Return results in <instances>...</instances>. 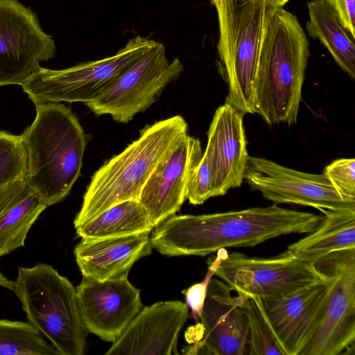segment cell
Returning a JSON list of instances; mask_svg holds the SVG:
<instances>
[{"label": "cell", "instance_id": "obj_1", "mask_svg": "<svg viewBox=\"0 0 355 355\" xmlns=\"http://www.w3.org/2000/svg\"><path fill=\"white\" fill-rule=\"evenodd\" d=\"M323 216L274 204L202 215H173L150 235L153 248L167 256H205L221 248L252 247L289 234H309Z\"/></svg>", "mask_w": 355, "mask_h": 355}, {"label": "cell", "instance_id": "obj_2", "mask_svg": "<svg viewBox=\"0 0 355 355\" xmlns=\"http://www.w3.org/2000/svg\"><path fill=\"white\" fill-rule=\"evenodd\" d=\"M35 107L33 122L20 135L26 153L24 181L49 207L65 198L78 179L87 140L65 105L46 103Z\"/></svg>", "mask_w": 355, "mask_h": 355}, {"label": "cell", "instance_id": "obj_3", "mask_svg": "<svg viewBox=\"0 0 355 355\" xmlns=\"http://www.w3.org/2000/svg\"><path fill=\"white\" fill-rule=\"evenodd\" d=\"M309 55L297 17L275 8L263 35L254 84V114L268 124H296Z\"/></svg>", "mask_w": 355, "mask_h": 355}, {"label": "cell", "instance_id": "obj_4", "mask_svg": "<svg viewBox=\"0 0 355 355\" xmlns=\"http://www.w3.org/2000/svg\"><path fill=\"white\" fill-rule=\"evenodd\" d=\"M188 134L180 115L146 126L137 139L114 156L92 175L74 219L76 227L111 207L138 200L148 178L168 151Z\"/></svg>", "mask_w": 355, "mask_h": 355}, {"label": "cell", "instance_id": "obj_5", "mask_svg": "<svg viewBox=\"0 0 355 355\" xmlns=\"http://www.w3.org/2000/svg\"><path fill=\"white\" fill-rule=\"evenodd\" d=\"M218 14L219 69L225 103L254 114V84L265 31L275 8L268 0H211Z\"/></svg>", "mask_w": 355, "mask_h": 355}, {"label": "cell", "instance_id": "obj_6", "mask_svg": "<svg viewBox=\"0 0 355 355\" xmlns=\"http://www.w3.org/2000/svg\"><path fill=\"white\" fill-rule=\"evenodd\" d=\"M12 291L28 322L45 336L60 355H83L88 331L76 290L51 265L19 267Z\"/></svg>", "mask_w": 355, "mask_h": 355}, {"label": "cell", "instance_id": "obj_7", "mask_svg": "<svg viewBox=\"0 0 355 355\" xmlns=\"http://www.w3.org/2000/svg\"><path fill=\"white\" fill-rule=\"evenodd\" d=\"M157 42L137 35L114 55L54 70L42 67L21 86L35 104L87 103L95 100L124 71L143 58Z\"/></svg>", "mask_w": 355, "mask_h": 355}, {"label": "cell", "instance_id": "obj_8", "mask_svg": "<svg viewBox=\"0 0 355 355\" xmlns=\"http://www.w3.org/2000/svg\"><path fill=\"white\" fill-rule=\"evenodd\" d=\"M331 279L319 316L299 355L354 354L355 248L335 251L314 263Z\"/></svg>", "mask_w": 355, "mask_h": 355}, {"label": "cell", "instance_id": "obj_9", "mask_svg": "<svg viewBox=\"0 0 355 355\" xmlns=\"http://www.w3.org/2000/svg\"><path fill=\"white\" fill-rule=\"evenodd\" d=\"M183 71L181 61L175 58L169 62L165 46L157 42L99 96L85 105L96 115L109 114L115 121L126 123L153 105Z\"/></svg>", "mask_w": 355, "mask_h": 355}, {"label": "cell", "instance_id": "obj_10", "mask_svg": "<svg viewBox=\"0 0 355 355\" xmlns=\"http://www.w3.org/2000/svg\"><path fill=\"white\" fill-rule=\"evenodd\" d=\"M214 275L246 298L282 297L325 279L313 263L300 260L288 249L270 258L227 253Z\"/></svg>", "mask_w": 355, "mask_h": 355}, {"label": "cell", "instance_id": "obj_11", "mask_svg": "<svg viewBox=\"0 0 355 355\" xmlns=\"http://www.w3.org/2000/svg\"><path fill=\"white\" fill-rule=\"evenodd\" d=\"M53 37L19 0H0V86L21 85L41 62L55 57Z\"/></svg>", "mask_w": 355, "mask_h": 355}, {"label": "cell", "instance_id": "obj_12", "mask_svg": "<svg viewBox=\"0 0 355 355\" xmlns=\"http://www.w3.org/2000/svg\"><path fill=\"white\" fill-rule=\"evenodd\" d=\"M243 180L275 205L355 210V203L343 199L324 173H304L266 158L249 156Z\"/></svg>", "mask_w": 355, "mask_h": 355}, {"label": "cell", "instance_id": "obj_13", "mask_svg": "<svg viewBox=\"0 0 355 355\" xmlns=\"http://www.w3.org/2000/svg\"><path fill=\"white\" fill-rule=\"evenodd\" d=\"M223 281L211 278L200 315L198 340L187 347L188 354L249 355V325L246 297L231 295Z\"/></svg>", "mask_w": 355, "mask_h": 355}, {"label": "cell", "instance_id": "obj_14", "mask_svg": "<svg viewBox=\"0 0 355 355\" xmlns=\"http://www.w3.org/2000/svg\"><path fill=\"white\" fill-rule=\"evenodd\" d=\"M202 155L200 141L187 134L168 151L148 178L139 201L155 227L180 209Z\"/></svg>", "mask_w": 355, "mask_h": 355}, {"label": "cell", "instance_id": "obj_15", "mask_svg": "<svg viewBox=\"0 0 355 355\" xmlns=\"http://www.w3.org/2000/svg\"><path fill=\"white\" fill-rule=\"evenodd\" d=\"M88 332L113 343L142 308L140 290L128 278L103 282L83 277L76 288Z\"/></svg>", "mask_w": 355, "mask_h": 355}, {"label": "cell", "instance_id": "obj_16", "mask_svg": "<svg viewBox=\"0 0 355 355\" xmlns=\"http://www.w3.org/2000/svg\"><path fill=\"white\" fill-rule=\"evenodd\" d=\"M188 313L187 304L178 300L142 306L105 354H178L179 333Z\"/></svg>", "mask_w": 355, "mask_h": 355}, {"label": "cell", "instance_id": "obj_17", "mask_svg": "<svg viewBox=\"0 0 355 355\" xmlns=\"http://www.w3.org/2000/svg\"><path fill=\"white\" fill-rule=\"evenodd\" d=\"M325 279L278 297H258L285 355H299L320 313L331 279Z\"/></svg>", "mask_w": 355, "mask_h": 355}, {"label": "cell", "instance_id": "obj_18", "mask_svg": "<svg viewBox=\"0 0 355 355\" xmlns=\"http://www.w3.org/2000/svg\"><path fill=\"white\" fill-rule=\"evenodd\" d=\"M245 114L225 103L215 111L207 132L205 152L214 174L213 197L239 187L249 155L243 125Z\"/></svg>", "mask_w": 355, "mask_h": 355}, {"label": "cell", "instance_id": "obj_19", "mask_svg": "<svg viewBox=\"0 0 355 355\" xmlns=\"http://www.w3.org/2000/svg\"><path fill=\"white\" fill-rule=\"evenodd\" d=\"M150 233L101 239H84L76 245L74 256L83 277L103 282L128 278L139 259L151 253Z\"/></svg>", "mask_w": 355, "mask_h": 355}, {"label": "cell", "instance_id": "obj_20", "mask_svg": "<svg viewBox=\"0 0 355 355\" xmlns=\"http://www.w3.org/2000/svg\"><path fill=\"white\" fill-rule=\"evenodd\" d=\"M320 225L288 249L300 260L314 263L331 252L355 248V210L320 209Z\"/></svg>", "mask_w": 355, "mask_h": 355}, {"label": "cell", "instance_id": "obj_21", "mask_svg": "<svg viewBox=\"0 0 355 355\" xmlns=\"http://www.w3.org/2000/svg\"><path fill=\"white\" fill-rule=\"evenodd\" d=\"M309 20L306 30L329 51L338 66L355 78L354 40L341 24L329 0H311L307 3Z\"/></svg>", "mask_w": 355, "mask_h": 355}, {"label": "cell", "instance_id": "obj_22", "mask_svg": "<svg viewBox=\"0 0 355 355\" xmlns=\"http://www.w3.org/2000/svg\"><path fill=\"white\" fill-rule=\"evenodd\" d=\"M154 228L146 209L138 200H130L115 205L75 227L78 236L84 239L151 233Z\"/></svg>", "mask_w": 355, "mask_h": 355}, {"label": "cell", "instance_id": "obj_23", "mask_svg": "<svg viewBox=\"0 0 355 355\" xmlns=\"http://www.w3.org/2000/svg\"><path fill=\"white\" fill-rule=\"evenodd\" d=\"M47 207L27 184L20 196L0 214V257L24 246L31 227Z\"/></svg>", "mask_w": 355, "mask_h": 355}, {"label": "cell", "instance_id": "obj_24", "mask_svg": "<svg viewBox=\"0 0 355 355\" xmlns=\"http://www.w3.org/2000/svg\"><path fill=\"white\" fill-rule=\"evenodd\" d=\"M0 355H60L28 322L0 320Z\"/></svg>", "mask_w": 355, "mask_h": 355}, {"label": "cell", "instance_id": "obj_25", "mask_svg": "<svg viewBox=\"0 0 355 355\" xmlns=\"http://www.w3.org/2000/svg\"><path fill=\"white\" fill-rule=\"evenodd\" d=\"M245 310L249 325V355H285L258 297L247 298Z\"/></svg>", "mask_w": 355, "mask_h": 355}, {"label": "cell", "instance_id": "obj_26", "mask_svg": "<svg viewBox=\"0 0 355 355\" xmlns=\"http://www.w3.org/2000/svg\"><path fill=\"white\" fill-rule=\"evenodd\" d=\"M26 153L20 135L0 131V188L24 180Z\"/></svg>", "mask_w": 355, "mask_h": 355}, {"label": "cell", "instance_id": "obj_27", "mask_svg": "<svg viewBox=\"0 0 355 355\" xmlns=\"http://www.w3.org/2000/svg\"><path fill=\"white\" fill-rule=\"evenodd\" d=\"M323 173L340 197L355 203V159L343 158L327 166Z\"/></svg>", "mask_w": 355, "mask_h": 355}, {"label": "cell", "instance_id": "obj_28", "mask_svg": "<svg viewBox=\"0 0 355 355\" xmlns=\"http://www.w3.org/2000/svg\"><path fill=\"white\" fill-rule=\"evenodd\" d=\"M213 186L211 162L209 155L205 151L189 184L187 199L192 205H201L213 197Z\"/></svg>", "mask_w": 355, "mask_h": 355}, {"label": "cell", "instance_id": "obj_29", "mask_svg": "<svg viewBox=\"0 0 355 355\" xmlns=\"http://www.w3.org/2000/svg\"><path fill=\"white\" fill-rule=\"evenodd\" d=\"M216 252V256L209 258L207 261L209 265L208 271L203 281L193 284L184 291L186 304L191 308L192 318L196 320V323H198L200 321L209 281L214 275L222 259L228 253L226 248L219 249Z\"/></svg>", "mask_w": 355, "mask_h": 355}, {"label": "cell", "instance_id": "obj_30", "mask_svg": "<svg viewBox=\"0 0 355 355\" xmlns=\"http://www.w3.org/2000/svg\"><path fill=\"white\" fill-rule=\"evenodd\" d=\"M343 26L355 40V0H329Z\"/></svg>", "mask_w": 355, "mask_h": 355}, {"label": "cell", "instance_id": "obj_31", "mask_svg": "<svg viewBox=\"0 0 355 355\" xmlns=\"http://www.w3.org/2000/svg\"><path fill=\"white\" fill-rule=\"evenodd\" d=\"M26 187L24 180H19L0 188V214L20 196Z\"/></svg>", "mask_w": 355, "mask_h": 355}, {"label": "cell", "instance_id": "obj_32", "mask_svg": "<svg viewBox=\"0 0 355 355\" xmlns=\"http://www.w3.org/2000/svg\"><path fill=\"white\" fill-rule=\"evenodd\" d=\"M14 282L7 279L0 270V286L12 291Z\"/></svg>", "mask_w": 355, "mask_h": 355}, {"label": "cell", "instance_id": "obj_33", "mask_svg": "<svg viewBox=\"0 0 355 355\" xmlns=\"http://www.w3.org/2000/svg\"><path fill=\"white\" fill-rule=\"evenodd\" d=\"M275 8H283L288 0H268Z\"/></svg>", "mask_w": 355, "mask_h": 355}]
</instances>
